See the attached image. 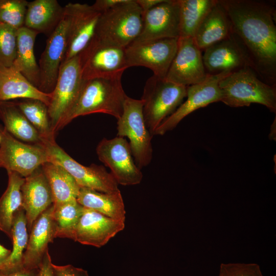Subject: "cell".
<instances>
[{
    "instance_id": "cell-36",
    "label": "cell",
    "mask_w": 276,
    "mask_h": 276,
    "mask_svg": "<svg viewBox=\"0 0 276 276\" xmlns=\"http://www.w3.org/2000/svg\"><path fill=\"white\" fill-rule=\"evenodd\" d=\"M55 276H89L86 270L72 265L58 266L52 263Z\"/></svg>"
},
{
    "instance_id": "cell-17",
    "label": "cell",
    "mask_w": 276,
    "mask_h": 276,
    "mask_svg": "<svg viewBox=\"0 0 276 276\" xmlns=\"http://www.w3.org/2000/svg\"><path fill=\"white\" fill-rule=\"evenodd\" d=\"M68 20L64 17L49 36L39 60L40 84L38 89L45 93L53 91L67 44Z\"/></svg>"
},
{
    "instance_id": "cell-1",
    "label": "cell",
    "mask_w": 276,
    "mask_h": 276,
    "mask_svg": "<svg viewBox=\"0 0 276 276\" xmlns=\"http://www.w3.org/2000/svg\"><path fill=\"white\" fill-rule=\"evenodd\" d=\"M231 23L230 38L247 66L266 83L276 86V26L274 3L218 0Z\"/></svg>"
},
{
    "instance_id": "cell-31",
    "label": "cell",
    "mask_w": 276,
    "mask_h": 276,
    "mask_svg": "<svg viewBox=\"0 0 276 276\" xmlns=\"http://www.w3.org/2000/svg\"><path fill=\"white\" fill-rule=\"evenodd\" d=\"M179 37L194 38L217 0H179Z\"/></svg>"
},
{
    "instance_id": "cell-35",
    "label": "cell",
    "mask_w": 276,
    "mask_h": 276,
    "mask_svg": "<svg viewBox=\"0 0 276 276\" xmlns=\"http://www.w3.org/2000/svg\"><path fill=\"white\" fill-rule=\"evenodd\" d=\"M17 30L0 24V66L9 67L13 64L16 56Z\"/></svg>"
},
{
    "instance_id": "cell-22",
    "label": "cell",
    "mask_w": 276,
    "mask_h": 276,
    "mask_svg": "<svg viewBox=\"0 0 276 276\" xmlns=\"http://www.w3.org/2000/svg\"><path fill=\"white\" fill-rule=\"evenodd\" d=\"M52 97V93L42 91L13 67L0 66V102L20 98L35 99L48 107Z\"/></svg>"
},
{
    "instance_id": "cell-18",
    "label": "cell",
    "mask_w": 276,
    "mask_h": 276,
    "mask_svg": "<svg viewBox=\"0 0 276 276\" xmlns=\"http://www.w3.org/2000/svg\"><path fill=\"white\" fill-rule=\"evenodd\" d=\"M125 227V222L108 217L84 208L73 240L82 244L101 247Z\"/></svg>"
},
{
    "instance_id": "cell-14",
    "label": "cell",
    "mask_w": 276,
    "mask_h": 276,
    "mask_svg": "<svg viewBox=\"0 0 276 276\" xmlns=\"http://www.w3.org/2000/svg\"><path fill=\"white\" fill-rule=\"evenodd\" d=\"M231 73L208 75L202 82L187 86V100L156 129L154 135H163L173 130L188 115L212 103L221 101L219 81Z\"/></svg>"
},
{
    "instance_id": "cell-29",
    "label": "cell",
    "mask_w": 276,
    "mask_h": 276,
    "mask_svg": "<svg viewBox=\"0 0 276 276\" xmlns=\"http://www.w3.org/2000/svg\"><path fill=\"white\" fill-rule=\"evenodd\" d=\"M12 249L9 257L0 265V271L11 272L23 269V260L29 239L25 212L22 208L13 217L11 237Z\"/></svg>"
},
{
    "instance_id": "cell-32",
    "label": "cell",
    "mask_w": 276,
    "mask_h": 276,
    "mask_svg": "<svg viewBox=\"0 0 276 276\" xmlns=\"http://www.w3.org/2000/svg\"><path fill=\"white\" fill-rule=\"evenodd\" d=\"M84 210V207L76 199L54 205L53 217L55 227V238L73 240L76 228Z\"/></svg>"
},
{
    "instance_id": "cell-42",
    "label": "cell",
    "mask_w": 276,
    "mask_h": 276,
    "mask_svg": "<svg viewBox=\"0 0 276 276\" xmlns=\"http://www.w3.org/2000/svg\"><path fill=\"white\" fill-rule=\"evenodd\" d=\"M0 167H3V162L0 155Z\"/></svg>"
},
{
    "instance_id": "cell-8",
    "label": "cell",
    "mask_w": 276,
    "mask_h": 276,
    "mask_svg": "<svg viewBox=\"0 0 276 276\" xmlns=\"http://www.w3.org/2000/svg\"><path fill=\"white\" fill-rule=\"evenodd\" d=\"M82 82L78 55L60 66L52 97L48 106V112L52 133L72 108L79 95Z\"/></svg>"
},
{
    "instance_id": "cell-4",
    "label": "cell",
    "mask_w": 276,
    "mask_h": 276,
    "mask_svg": "<svg viewBox=\"0 0 276 276\" xmlns=\"http://www.w3.org/2000/svg\"><path fill=\"white\" fill-rule=\"evenodd\" d=\"M142 11L135 0L123 3L100 14L94 37L112 45L125 48L140 35Z\"/></svg>"
},
{
    "instance_id": "cell-11",
    "label": "cell",
    "mask_w": 276,
    "mask_h": 276,
    "mask_svg": "<svg viewBox=\"0 0 276 276\" xmlns=\"http://www.w3.org/2000/svg\"><path fill=\"white\" fill-rule=\"evenodd\" d=\"M96 152L99 159L110 169L118 184L132 186L141 182L143 173L136 166L125 137L103 138L98 144Z\"/></svg>"
},
{
    "instance_id": "cell-30",
    "label": "cell",
    "mask_w": 276,
    "mask_h": 276,
    "mask_svg": "<svg viewBox=\"0 0 276 276\" xmlns=\"http://www.w3.org/2000/svg\"><path fill=\"white\" fill-rule=\"evenodd\" d=\"M7 172L8 186L0 198V230L11 239L14 215L22 208L21 187L25 178L14 172Z\"/></svg>"
},
{
    "instance_id": "cell-15",
    "label": "cell",
    "mask_w": 276,
    "mask_h": 276,
    "mask_svg": "<svg viewBox=\"0 0 276 276\" xmlns=\"http://www.w3.org/2000/svg\"><path fill=\"white\" fill-rule=\"evenodd\" d=\"M201 50L194 38L179 37L177 50L165 79L185 86L200 83L207 78Z\"/></svg>"
},
{
    "instance_id": "cell-5",
    "label": "cell",
    "mask_w": 276,
    "mask_h": 276,
    "mask_svg": "<svg viewBox=\"0 0 276 276\" xmlns=\"http://www.w3.org/2000/svg\"><path fill=\"white\" fill-rule=\"evenodd\" d=\"M187 96V86L154 75L146 81L141 100L146 126L153 136L161 123L172 114Z\"/></svg>"
},
{
    "instance_id": "cell-37",
    "label": "cell",
    "mask_w": 276,
    "mask_h": 276,
    "mask_svg": "<svg viewBox=\"0 0 276 276\" xmlns=\"http://www.w3.org/2000/svg\"><path fill=\"white\" fill-rule=\"evenodd\" d=\"M35 276H55L48 249L43 256Z\"/></svg>"
},
{
    "instance_id": "cell-9",
    "label": "cell",
    "mask_w": 276,
    "mask_h": 276,
    "mask_svg": "<svg viewBox=\"0 0 276 276\" xmlns=\"http://www.w3.org/2000/svg\"><path fill=\"white\" fill-rule=\"evenodd\" d=\"M78 55L82 80L123 73L128 68L125 48L107 44L94 37Z\"/></svg>"
},
{
    "instance_id": "cell-43",
    "label": "cell",
    "mask_w": 276,
    "mask_h": 276,
    "mask_svg": "<svg viewBox=\"0 0 276 276\" xmlns=\"http://www.w3.org/2000/svg\"><path fill=\"white\" fill-rule=\"evenodd\" d=\"M236 276H249V275L242 274L237 275Z\"/></svg>"
},
{
    "instance_id": "cell-20",
    "label": "cell",
    "mask_w": 276,
    "mask_h": 276,
    "mask_svg": "<svg viewBox=\"0 0 276 276\" xmlns=\"http://www.w3.org/2000/svg\"><path fill=\"white\" fill-rule=\"evenodd\" d=\"M53 211L52 204L37 217L31 227L23 260L24 268L26 270L38 269L49 243L55 238Z\"/></svg>"
},
{
    "instance_id": "cell-7",
    "label": "cell",
    "mask_w": 276,
    "mask_h": 276,
    "mask_svg": "<svg viewBox=\"0 0 276 276\" xmlns=\"http://www.w3.org/2000/svg\"><path fill=\"white\" fill-rule=\"evenodd\" d=\"M40 145L45 149L49 162L60 165L65 169L80 188L103 193L120 191L118 183L104 167L96 164L85 166L79 164L56 143L55 137L41 139Z\"/></svg>"
},
{
    "instance_id": "cell-44",
    "label": "cell",
    "mask_w": 276,
    "mask_h": 276,
    "mask_svg": "<svg viewBox=\"0 0 276 276\" xmlns=\"http://www.w3.org/2000/svg\"><path fill=\"white\" fill-rule=\"evenodd\" d=\"M1 135L0 134V144H1Z\"/></svg>"
},
{
    "instance_id": "cell-40",
    "label": "cell",
    "mask_w": 276,
    "mask_h": 276,
    "mask_svg": "<svg viewBox=\"0 0 276 276\" xmlns=\"http://www.w3.org/2000/svg\"><path fill=\"white\" fill-rule=\"evenodd\" d=\"M38 269L29 270L23 269L20 270L11 272L0 271V276H35Z\"/></svg>"
},
{
    "instance_id": "cell-23",
    "label": "cell",
    "mask_w": 276,
    "mask_h": 276,
    "mask_svg": "<svg viewBox=\"0 0 276 276\" xmlns=\"http://www.w3.org/2000/svg\"><path fill=\"white\" fill-rule=\"evenodd\" d=\"M64 12L57 0L28 2L24 27L49 36L63 19Z\"/></svg>"
},
{
    "instance_id": "cell-33",
    "label": "cell",
    "mask_w": 276,
    "mask_h": 276,
    "mask_svg": "<svg viewBox=\"0 0 276 276\" xmlns=\"http://www.w3.org/2000/svg\"><path fill=\"white\" fill-rule=\"evenodd\" d=\"M14 103L36 129L41 139L55 137L52 132L48 107L45 104L35 99H24Z\"/></svg>"
},
{
    "instance_id": "cell-24",
    "label": "cell",
    "mask_w": 276,
    "mask_h": 276,
    "mask_svg": "<svg viewBox=\"0 0 276 276\" xmlns=\"http://www.w3.org/2000/svg\"><path fill=\"white\" fill-rule=\"evenodd\" d=\"M231 23L224 8L217 0L199 27L194 39L202 51L229 37Z\"/></svg>"
},
{
    "instance_id": "cell-16",
    "label": "cell",
    "mask_w": 276,
    "mask_h": 276,
    "mask_svg": "<svg viewBox=\"0 0 276 276\" xmlns=\"http://www.w3.org/2000/svg\"><path fill=\"white\" fill-rule=\"evenodd\" d=\"M179 37V0H163L142 12L141 33L134 41Z\"/></svg>"
},
{
    "instance_id": "cell-28",
    "label": "cell",
    "mask_w": 276,
    "mask_h": 276,
    "mask_svg": "<svg viewBox=\"0 0 276 276\" xmlns=\"http://www.w3.org/2000/svg\"><path fill=\"white\" fill-rule=\"evenodd\" d=\"M0 118L4 128L17 140L39 144L41 137L14 102H0Z\"/></svg>"
},
{
    "instance_id": "cell-19",
    "label": "cell",
    "mask_w": 276,
    "mask_h": 276,
    "mask_svg": "<svg viewBox=\"0 0 276 276\" xmlns=\"http://www.w3.org/2000/svg\"><path fill=\"white\" fill-rule=\"evenodd\" d=\"M21 193L22 208L30 232L37 217L53 204L51 190L41 166L25 178Z\"/></svg>"
},
{
    "instance_id": "cell-39",
    "label": "cell",
    "mask_w": 276,
    "mask_h": 276,
    "mask_svg": "<svg viewBox=\"0 0 276 276\" xmlns=\"http://www.w3.org/2000/svg\"><path fill=\"white\" fill-rule=\"evenodd\" d=\"M140 7L142 12L151 9L156 5L160 3L163 0H135Z\"/></svg>"
},
{
    "instance_id": "cell-45",
    "label": "cell",
    "mask_w": 276,
    "mask_h": 276,
    "mask_svg": "<svg viewBox=\"0 0 276 276\" xmlns=\"http://www.w3.org/2000/svg\"><path fill=\"white\" fill-rule=\"evenodd\" d=\"M2 24V23H1V22H0V24Z\"/></svg>"
},
{
    "instance_id": "cell-26",
    "label": "cell",
    "mask_w": 276,
    "mask_h": 276,
    "mask_svg": "<svg viewBox=\"0 0 276 276\" xmlns=\"http://www.w3.org/2000/svg\"><path fill=\"white\" fill-rule=\"evenodd\" d=\"M38 34L25 27L17 30L16 56L12 66L38 88L40 72L34 54L35 41Z\"/></svg>"
},
{
    "instance_id": "cell-25",
    "label": "cell",
    "mask_w": 276,
    "mask_h": 276,
    "mask_svg": "<svg viewBox=\"0 0 276 276\" xmlns=\"http://www.w3.org/2000/svg\"><path fill=\"white\" fill-rule=\"evenodd\" d=\"M76 200L85 208L94 210L113 219L125 222L126 212L120 191L103 193L80 188Z\"/></svg>"
},
{
    "instance_id": "cell-27",
    "label": "cell",
    "mask_w": 276,
    "mask_h": 276,
    "mask_svg": "<svg viewBox=\"0 0 276 276\" xmlns=\"http://www.w3.org/2000/svg\"><path fill=\"white\" fill-rule=\"evenodd\" d=\"M41 167L51 190L54 206L77 199L80 187L65 169L51 162Z\"/></svg>"
},
{
    "instance_id": "cell-21",
    "label": "cell",
    "mask_w": 276,
    "mask_h": 276,
    "mask_svg": "<svg viewBox=\"0 0 276 276\" xmlns=\"http://www.w3.org/2000/svg\"><path fill=\"white\" fill-rule=\"evenodd\" d=\"M204 51L202 60L208 75L233 73L248 66L239 49L230 37L211 45Z\"/></svg>"
},
{
    "instance_id": "cell-10",
    "label": "cell",
    "mask_w": 276,
    "mask_h": 276,
    "mask_svg": "<svg viewBox=\"0 0 276 276\" xmlns=\"http://www.w3.org/2000/svg\"><path fill=\"white\" fill-rule=\"evenodd\" d=\"M178 38L133 41L125 48L128 68L142 66L165 79L177 50Z\"/></svg>"
},
{
    "instance_id": "cell-34",
    "label": "cell",
    "mask_w": 276,
    "mask_h": 276,
    "mask_svg": "<svg viewBox=\"0 0 276 276\" xmlns=\"http://www.w3.org/2000/svg\"><path fill=\"white\" fill-rule=\"evenodd\" d=\"M28 2L0 0V22L18 30L24 27Z\"/></svg>"
},
{
    "instance_id": "cell-3",
    "label": "cell",
    "mask_w": 276,
    "mask_h": 276,
    "mask_svg": "<svg viewBox=\"0 0 276 276\" xmlns=\"http://www.w3.org/2000/svg\"><path fill=\"white\" fill-rule=\"evenodd\" d=\"M221 102L232 107L257 103L276 112V86L262 81L248 66L230 73L219 83Z\"/></svg>"
},
{
    "instance_id": "cell-41",
    "label": "cell",
    "mask_w": 276,
    "mask_h": 276,
    "mask_svg": "<svg viewBox=\"0 0 276 276\" xmlns=\"http://www.w3.org/2000/svg\"><path fill=\"white\" fill-rule=\"evenodd\" d=\"M11 250H9L0 244V265L2 264L10 256Z\"/></svg>"
},
{
    "instance_id": "cell-2",
    "label": "cell",
    "mask_w": 276,
    "mask_h": 276,
    "mask_svg": "<svg viewBox=\"0 0 276 276\" xmlns=\"http://www.w3.org/2000/svg\"><path fill=\"white\" fill-rule=\"evenodd\" d=\"M123 74L82 80L78 98L59 124L57 131L74 119L93 113L107 114L118 120L127 96L122 84Z\"/></svg>"
},
{
    "instance_id": "cell-12",
    "label": "cell",
    "mask_w": 276,
    "mask_h": 276,
    "mask_svg": "<svg viewBox=\"0 0 276 276\" xmlns=\"http://www.w3.org/2000/svg\"><path fill=\"white\" fill-rule=\"evenodd\" d=\"M0 155L3 167L25 178L43 164L49 162L45 149L40 144L22 143L0 128Z\"/></svg>"
},
{
    "instance_id": "cell-38",
    "label": "cell",
    "mask_w": 276,
    "mask_h": 276,
    "mask_svg": "<svg viewBox=\"0 0 276 276\" xmlns=\"http://www.w3.org/2000/svg\"><path fill=\"white\" fill-rule=\"evenodd\" d=\"M125 0H97L93 7L100 13L123 3Z\"/></svg>"
},
{
    "instance_id": "cell-13",
    "label": "cell",
    "mask_w": 276,
    "mask_h": 276,
    "mask_svg": "<svg viewBox=\"0 0 276 276\" xmlns=\"http://www.w3.org/2000/svg\"><path fill=\"white\" fill-rule=\"evenodd\" d=\"M64 10L68 28L66 48L62 64L77 56L91 40L101 14L93 5L79 3H68L64 6Z\"/></svg>"
},
{
    "instance_id": "cell-6",
    "label": "cell",
    "mask_w": 276,
    "mask_h": 276,
    "mask_svg": "<svg viewBox=\"0 0 276 276\" xmlns=\"http://www.w3.org/2000/svg\"><path fill=\"white\" fill-rule=\"evenodd\" d=\"M142 100L126 96L121 116L117 120V136L127 137L136 166L141 170L152 158L153 135L147 128L143 114Z\"/></svg>"
}]
</instances>
